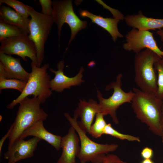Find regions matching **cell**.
<instances>
[{
  "label": "cell",
  "mask_w": 163,
  "mask_h": 163,
  "mask_svg": "<svg viewBox=\"0 0 163 163\" xmlns=\"http://www.w3.org/2000/svg\"><path fill=\"white\" fill-rule=\"evenodd\" d=\"M140 154L144 159H151L153 155V151L151 148L146 147L142 149Z\"/></svg>",
  "instance_id": "cell-28"
},
{
  "label": "cell",
  "mask_w": 163,
  "mask_h": 163,
  "mask_svg": "<svg viewBox=\"0 0 163 163\" xmlns=\"http://www.w3.org/2000/svg\"><path fill=\"white\" fill-rule=\"evenodd\" d=\"M64 67V62L62 60L57 63L58 70L49 68V71L55 75L54 77L50 82V87L52 91L61 92L66 89L70 88L71 86L79 85L84 82L82 79V73L84 71L82 67H81L78 74L72 77H69L65 74Z\"/></svg>",
  "instance_id": "cell-13"
},
{
  "label": "cell",
  "mask_w": 163,
  "mask_h": 163,
  "mask_svg": "<svg viewBox=\"0 0 163 163\" xmlns=\"http://www.w3.org/2000/svg\"><path fill=\"white\" fill-rule=\"evenodd\" d=\"M122 74H119L116 77L115 82H113L107 85L105 88L106 91L113 89V93L109 98H104L97 89V97L99 100L98 103L99 113L104 116L109 115L113 122L116 124L119 123L116 114V111L122 104L127 103H131L134 93L131 90L126 92L121 88L122 85Z\"/></svg>",
  "instance_id": "cell-7"
},
{
  "label": "cell",
  "mask_w": 163,
  "mask_h": 163,
  "mask_svg": "<svg viewBox=\"0 0 163 163\" xmlns=\"http://www.w3.org/2000/svg\"><path fill=\"white\" fill-rule=\"evenodd\" d=\"M30 73L22 66L20 59L0 53V78L14 79L27 82Z\"/></svg>",
  "instance_id": "cell-12"
},
{
  "label": "cell",
  "mask_w": 163,
  "mask_h": 163,
  "mask_svg": "<svg viewBox=\"0 0 163 163\" xmlns=\"http://www.w3.org/2000/svg\"><path fill=\"white\" fill-rule=\"evenodd\" d=\"M0 42V53L18 56L25 62L28 57L37 65L36 47L28 34L7 38Z\"/></svg>",
  "instance_id": "cell-9"
},
{
  "label": "cell",
  "mask_w": 163,
  "mask_h": 163,
  "mask_svg": "<svg viewBox=\"0 0 163 163\" xmlns=\"http://www.w3.org/2000/svg\"><path fill=\"white\" fill-rule=\"evenodd\" d=\"M5 3L14 9L21 16L28 18L29 11L31 7L16 0H0V5Z\"/></svg>",
  "instance_id": "cell-22"
},
{
  "label": "cell",
  "mask_w": 163,
  "mask_h": 163,
  "mask_svg": "<svg viewBox=\"0 0 163 163\" xmlns=\"http://www.w3.org/2000/svg\"><path fill=\"white\" fill-rule=\"evenodd\" d=\"M80 120L78 121L80 127L86 133L89 134L90 128L95 115L99 113L98 104L90 99L86 101L80 99L78 107L75 110Z\"/></svg>",
  "instance_id": "cell-15"
},
{
  "label": "cell",
  "mask_w": 163,
  "mask_h": 163,
  "mask_svg": "<svg viewBox=\"0 0 163 163\" xmlns=\"http://www.w3.org/2000/svg\"><path fill=\"white\" fill-rule=\"evenodd\" d=\"M104 116L101 113H97L95 121L91 126L89 134L94 138H99L104 134V128L107 124L104 119Z\"/></svg>",
  "instance_id": "cell-21"
},
{
  "label": "cell",
  "mask_w": 163,
  "mask_h": 163,
  "mask_svg": "<svg viewBox=\"0 0 163 163\" xmlns=\"http://www.w3.org/2000/svg\"><path fill=\"white\" fill-rule=\"evenodd\" d=\"M31 72L24 91L7 105V108L13 109L22 100L31 95L38 98L41 104H43L52 94L50 87V77L47 72L49 64L46 63L38 67L31 62Z\"/></svg>",
  "instance_id": "cell-5"
},
{
  "label": "cell",
  "mask_w": 163,
  "mask_h": 163,
  "mask_svg": "<svg viewBox=\"0 0 163 163\" xmlns=\"http://www.w3.org/2000/svg\"><path fill=\"white\" fill-rule=\"evenodd\" d=\"M0 20L22 30L28 35L30 18H25L10 7L5 5L0 9Z\"/></svg>",
  "instance_id": "cell-19"
},
{
  "label": "cell",
  "mask_w": 163,
  "mask_h": 163,
  "mask_svg": "<svg viewBox=\"0 0 163 163\" xmlns=\"http://www.w3.org/2000/svg\"><path fill=\"white\" fill-rule=\"evenodd\" d=\"M162 108H161V109H162V121L163 120V99H162Z\"/></svg>",
  "instance_id": "cell-33"
},
{
  "label": "cell",
  "mask_w": 163,
  "mask_h": 163,
  "mask_svg": "<svg viewBox=\"0 0 163 163\" xmlns=\"http://www.w3.org/2000/svg\"><path fill=\"white\" fill-rule=\"evenodd\" d=\"M156 33L159 36L161 40L163 43V30L161 29L157 30Z\"/></svg>",
  "instance_id": "cell-30"
},
{
  "label": "cell",
  "mask_w": 163,
  "mask_h": 163,
  "mask_svg": "<svg viewBox=\"0 0 163 163\" xmlns=\"http://www.w3.org/2000/svg\"><path fill=\"white\" fill-rule=\"evenodd\" d=\"M161 127L162 128V129L163 130V120L161 121ZM161 138H162V142L163 143V134L162 135V136H161Z\"/></svg>",
  "instance_id": "cell-32"
},
{
  "label": "cell",
  "mask_w": 163,
  "mask_h": 163,
  "mask_svg": "<svg viewBox=\"0 0 163 163\" xmlns=\"http://www.w3.org/2000/svg\"></svg>",
  "instance_id": "cell-35"
},
{
  "label": "cell",
  "mask_w": 163,
  "mask_h": 163,
  "mask_svg": "<svg viewBox=\"0 0 163 163\" xmlns=\"http://www.w3.org/2000/svg\"><path fill=\"white\" fill-rule=\"evenodd\" d=\"M27 82L16 79L0 78V90L14 89L19 91L21 93L24 91Z\"/></svg>",
  "instance_id": "cell-23"
},
{
  "label": "cell",
  "mask_w": 163,
  "mask_h": 163,
  "mask_svg": "<svg viewBox=\"0 0 163 163\" xmlns=\"http://www.w3.org/2000/svg\"><path fill=\"white\" fill-rule=\"evenodd\" d=\"M75 131L71 126L67 134L62 137L61 144L62 152L57 163H75V157L77 156L80 149V139Z\"/></svg>",
  "instance_id": "cell-14"
},
{
  "label": "cell",
  "mask_w": 163,
  "mask_h": 163,
  "mask_svg": "<svg viewBox=\"0 0 163 163\" xmlns=\"http://www.w3.org/2000/svg\"><path fill=\"white\" fill-rule=\"evenodd\" d=\"M39 2L42 8L41 13L46 15H52L53 1L50 0H39Z\"/></svg>",
  "instance_id": "cell-26"
},
{
  "label": "cell",
  "mask_w": 163,
  "mask_h": 163,
  "mask_svg": "<svg viewBox=\"0 0 163 163\" xmlns=\"http://www.w3.org/2000/svg\"><path fill=\"white\" fill-rule=\"evenodd\" d=\"M28 34L22 30L0 20V41L11 37Z\"/></svg>",
  "instance_id": "cell-20"
},
{
  "label": "cell",
  "mask_w": 163,
  "mask_h": 163,
  "mask_svg": "<svg viewBox=\"0 0 163 163\" xmlns=\"http://www.w3.org/2000/svg\"><path fill=\"white\" fill-rule=\"evenodd\" d=\"M64 115L79 136L80 149L77 157L80 163L89 162L102 163L107 154L115 151L118 148L117 144H99L90 139L86 135V133L79 126L77 121L78 116L75 111L73 118L68 113H65Z\"/></svg>",
  "instance_id": "cell-3"
},
{
  "label": "cell",
  "mask_w": 163,
  "mask_h": 163,
  "mask_svg": "<svg viewBox=\"0 0 163 163\" xmlns=\"http://www.w3.org/2000/svg\"><path fill=\"white\" fill-rule=\"evenodd\" d=\"M134 96L131 106L137 118L145 123L155 135L161 137L163 134L161 122L162 100L156 94L133 88Z\"/></svg>",
  "instance_id": "cell-1"
},
{
  "label": "cell",
  "mask_w": 163,
  "mask_h": 163,
  "mask_svg": "<svg viewBox=\"0 0 163 163\" xmlns=\"http://www.w3.org/2000/svg\"><path fill=\"white\" fill-rule=\"evenodd\" d=\"M161 58L155 52L148 49L136 54L134 61L135 81L142 91L156 94L157 77L154 64Z\"/></svg>",
  "instance_id": "cell-4"
},
{
  "label": "cell",
  "mask_w": 163,
  "mask_h": 163,
  "mask_svg": "<svg viewBox=\"0 0 163 163\" xmlns=\"http://www.w3.org/2000/svg\"><path fill=\"white\" fill-rule=\"evenodd\" d=\"M154 68L158 73V89L156 95L159 98L163 99V56L155 64Z\"/></svg>",
  "instance_id": "cell-25"
},
{
  "label": "cell",
  "mask_w": 163,
  "mask_h": 163,
  "mask_svg": "<svg viewBox=\"0 0 163 163\" xmlns=\"http://www.w3.org/2000/svg\"><path fill=\"white\" fill-rule=\"evenodd\" d=\"M125 42L123 48L127 51H133L137 54L145 49L151 50L160 57L163 56V51L158 46L153 33L147 30L132 29L126 34Z\"/></svg>",
  "instance_id": "cell-10"
},
{
  "label": "cell",
  "mask_w": 163,
  "mask_h": 163,
  "mask_svg": "<svg viewBox=\"0 0 163 163\" xmlns=\"http://www.w3.org/2000/svg\"><path fill=\"white\" fill-rule=\"evenodd\" d=\"M19 107L14 122L13 127L8 138V148L19 139L23 132L37 121L46 120L48 114L40 107L41 103L37 97H27L19 103Z\"/></svg>",
  "instance_id": "cell-2"
},
{
  "label": "cell",
  "mask_w": 163,
  "mask_h": 163,
  "mask_svg": "<svg viewBox=\"0 0 163 163\" xmlns=\"http://www.w3.org/2000/svg\"><path fill=\"white\" fill-rule=\"evenodd\" d=\"M31 17L29 23L30 39L34 43L37 51V66L41 67L44 56L45 43L54 23L52 15L39 12L31 7L29 11Z\"/></svg>",
  "instance_id": "cell-6"
},
{
  "label": "cell",
  "mask_w": 163,
  "mask_h": 163,
  "mask_svg": "<svg viewBox=\"0 0 163 163\" xmlns=\"http://www.w3.org/2000/svg\"><path fill=\"white\" fill-rule=\"evenodd\" d=\"M0 121H1L2 120V117L1 115H0Z\"/></svg>",
  "instance_id": "cell-34"
},
{
  "label": "cell",
  "mask_w": 163,
  "mask_h": 163,
  "mask_svg": "<svg viewBox=\"0 0 163 163\" xmlns=\"http://www.w3.org/2000/svg\"><path fill=\"white\" fill-rule=\"evenodd\" d=\"M13 127V125L12 124L10 128L8 129L7 133L4 136L2 137L0 141V154L1 153L2 148L3 144L6 139L7 138H8L9 137L12 130Z\"/></svg>",
  "instance_id": "cell-29"
},
{
  "label": "cell",
  "mask_w": 163,
  "mask_h": 163,
  "mask_svg": "<svg viewBox=\"0 0 163 163\" xmlns=\"http://www.w3.org/2000/svg\"><path fill=\"white\" fill-rule=\"evenodd\" d=\"M53 17L54 23L57 26L59 40H60L62 27L66 23L69 26L71 35L69 44L75 38L79 31L86 28L87 25L86 21L81 20L74 11L72 1L62 0L53 1Z\"/></svg>",
  "instance_id": "cell-8"
},
{
  "label": "cell",
  "mask_w": 163,
  "mask_h": 163,
  "mask_svg": "<svg viewBox=\"0 0 163 163\" xmlns=\"http://www.w3.org/2000/svg\"><path fill=\"white\" fill-rule=\"evenodd\" d=\"M41 140L34 137L27 140L19 139L8 148L4 155V158L8 163H15L22 159L32 157L38 143Z\"/></svg>",
  "instance_id": "cell-11"
},
{
  "label": "cell",
  "mask_w": 163,
  "mask_h": 163,
  "mask_svg": "<svg viewBox=\"0 0 163 163\" xmlns=\"http://www.w3.org/2000/svg\"><path fill=\"white\" fill-rule=\"evenodd\" d=\"M102 163H127L121 160L117 155L113 154H107Z\"/></svg>",
  "instance_id": "cell-27"
},
{
  "label": "cell",
  "mask_w": 163,
  "mask_h": 163,
  "mask_svg": "<svg viewBox=\"0 0 163 163\" xmlns=\"http://www.w3.org/2000/svg\"><path fill=\"white\" fill-rule=\"evenodd\" d=\"M43 121L40 120L35 123L25 131L19 139H24L27 136H32L45 141L56 150H59L62 137L53 134L46 130L44 126Z\"/></svg>",
  "instance_id": "cell-16"
},
{
  "label": "cell",
  "mask_w": 163,
  "mask_h": 163,
  "mask_svg": "<svg viewBox=\"0 0 163 163\" xmlns=\"http://www.w3.org/2000/svg\"><path fill=\"white\" fill-rule=\"evenodd\" d=\"M104 134L111 136L121 140H126L129 141L140 142L139 137L121 133L114 129L110 123L106 125L104 130Z\"/></svg>",
  "instance_id": "cell-24"
},
{
  "label": "cell",
  "mask_w": 163,
  "mask_h": 163,
  "mask_svg": "<svg viewBox=\"0 0 163 163\" xmlns=\"http://www.w3.org/2000/svg\"><path fill=\"white\" fill-rule=\"evenodd\" d=\"M124 20L128 26L139 30L149 31L163 28V19L146 17L141 11L137 14L126 15Z\"/></svg>",
  "instance_id": "cell-17"
},
{
  "label": "cell",
  "mask_w": 163,
  "mask_h": 163,
  "mask_svg": "<svg viewBox=\"0 0 163 163\" xmlns=\"http://www.w3.org/2000/svg\"><path fill=\"white\" fill-rule=\"evenodd\" d=\"M79 14L83 17L89 18L94 23L105 30L111 36L114 42L118 38H123V35L119 31L118 24L120 20L115 18H104L97 15L86 10H81Z\"/></svg>",
  "instance_id": "cell-18"
},
{
  "label": "cell",
  "mask_w": 163,
  "mask_h": 163,
  "mask_svg": "<svg viewBox=\"0 0 163 163\" xmlns=\"http://www.w3.org/2000/svg\"><path fill=\"white\" fill-rule=\"evenodd\" d=\"M140 163H155L151 159H144Z\"/></svg>",
  "instance_id": "cell-31"
}]
</instances>
